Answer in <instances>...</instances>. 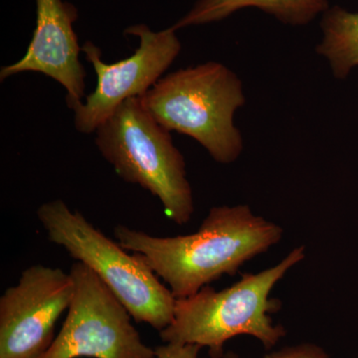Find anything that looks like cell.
<instances>
[{
	"label": "cell",
	"mask_w": 358,
	"mask_h": 358,
	"mask_svg": "<svg viewBox=\"0 0 358 358\" xmlns=\"http://www.w3.org/2000/svg\"><path fill=\"white\" fill-rule=\"evenodd\" d=\"M114 236L122 248L143 257L176 300L196 294L267 251L282 236L277 224L255 216L247 205L210 209L196 232L157 237L124 225Z\"/></svg>",
	"instance_id": "1"
},
{
	"label": "cell",
	"mask_w": 358,
	"mask_h": 358,
	"mask_svg": "<svg viewBox=\"0 0 358 358\" xmlns=\"http://www.w3.org/2000/svg\"><path fill=\"white\" fill-rule=\"evenodd\" d=\"M305 258V247L294 249L279 265L258 274H244L236 284L216 292L205 286L196 294L176 301L173 320L159 331L166 343L208 348L212 358H223L224 345L248 334L273 348L286 331L274 326L268 313L279 310L281 301L268 298L275 284Z\"/></svg>",
	"instance_id": "2"
},
{
	"label": "cell",
	"mask_w": 358,
	"mask_h": 358,
	"mask_svg": "<svg viewBox=\"0 0 358 358\" xmlns=\"http://www.w3.org/2000/svg\"><path fill=\"white\" fill-rule=\"evenodd\" d=\"M141 100L164 129L199 141L216 162L230 164L241 154L243 140L233 119L246 100L241 81L225 65L207 62L174 71Z\"/></svg>",
	"instance_id": "3"
},
{
	"label": "cell",
	"mask_w": 358,
	"mask_h": 358,
	"mask_svg": "<svg viewBox=\"0 0 358 358\" xmlns=\"http://www.w3.org/2000/svg\"><path fill=\"white\" fill-rule=\"evenodd\" d=\"M37 217L49 241L85 264L108 287L136 322L164 331L173 320L176 299L143 257L129 254L63 200L46 202Z\"/></svg>",
	"instance_id": "4"
},
{
	"label": "cell",
	"mask_w": 358,
	"mask_h": 358,
	"mask_svg": "<svg viewBox=\"0 0 358 358\" xmlns=\"http://www.w3.org/2000/svg\"><path fill=\"white\" fill-rule=\"evenodd\" d=\"M95 143L120 178L157 197L174 223L189 222L194 204L185 157L141 98L122 103L96 129Z\"/></svg>",
	"instance_id": "5"
},
{
	"label": "cell",
	"mask_w": 358,
	"mask_h": 358,
	"mask_svg": "<svg viewBox=\"0 0 358 358\" xmlns=\"http://www.w3.org/2000/svg\"><path fill=\"white\" fill-rule=\"evenodd\" d=\"M74 296L62 329L41 358H155L131 315L85 264H73Z\"/></svg>",
	"instance_id": "6"
},
{
	"label": "cell",
	"mask_w": 358,
	"mask_h": 358,
	"mask_svg": "<svg viewBox=\"0 0 358 358\" xmlns=\"http://www.w3.org/2000/svg\"><path fill=\"white\" fill-rule=\"evenodd\" d=\"M176 31L173 27L155 32L145 24L131 26L124 32L138 37L140 45L133 55L113 64L103 62L100 49L87 42L82 51L95 69L96 85L85 103L71 109L75 129L85 134L96 133L122 103L145 95L180 53Z\"/></svg>",
	"instance_id": "7"
},
{
	"label": "cell",
	"mask_w": 358,
	"mask_h": 358,
	"mask_svg": "<svg viewBox=\"0 0 358 358\" xmlns=\"http://www.w3.org/2000/svg\"><path fill=\"white\" fill-rule=\"evenodd\" d=\"M75 285L62 268L34 265L0 298V358H41L68 310Z\"/></svg>",
	"instance_id": "8"
},
{
	"label": "cell",
	"mask_w": 358,
	"mask_h": 358,
	"mask_svg": "<svg viewBox=\"0 0 358 358\" xmlns=\"http://www.w3.org/2000/svg\"><path fill=\"white\" fill-rule=\"evenodd\" d=\"M37 24L22 58L3 66L0 80L25 72L41 73L62 85L66 102L72 109L85 96L86 72L80 61V48L73 23L77 9L63 0H35Z\"/></svg>",
	"instance_id": "9"
},
{
	"label": "cell",
	"mask_w": 358,
	"mask_h": 358,
	"mask_svg": "<svg viewBox=\"0 0 358 358\" xmlns=\"http://www.w3.org/2000/svg\"><path fill=\"white\" fill-rule=\"evenodd\" d=\"M327 0H199L185 17L171 27L206 24L223 20L239 9L257 7L282 22L307 24L320 13L327 10Z\"/></svg>",
	"instance_id": "10"
},
{
	"label": "cell",
	"mask_w": 358,
	"mask_h": 358,
	"mask_svg": "<svg viewBox=\"0 0 358 358\" xmlns=\"http://www.w3.org/2000/svg\"><path fill=\"white\" fill-rule=\"evenodd\" d=\"M322 28L324 38L317 52L327 59L334 77L345 79L358 66V13L338 6L327 9Z\"/></svg>",
	"instance_id": "11"
},
{
	"label": "cell",
	"mask_w": 358,
	"mask_h": 358,
	"mask_svg": "<svg viewBox=\"0 0 358 358\" xmlns=\"http://www.w3.org/2000/svg\"><path fill=\"white\" fill-rule=\"evenodd\" d=\"M223 358H239L234 352H228L224 355ZM265 358H329L327 353L313 345H303L287 348L284 350L270 353Z\"/></svg>",
	"instance_id": "12"
},
{
	"label": "cell",
	"mask_w": 358,
	"mask_h": 358,
	"mask_svg": "<svg viewBox=\"0 0 358 358\" xmlns=\"http://www.w3.org/2000/svg\"><path fill=\"white\" fill-rule=\"evenodd\" d=\"M201 346L166 343L155 348V358H199Z\"/></svg>",
	"instance_id": "13"
}]
</instances>
